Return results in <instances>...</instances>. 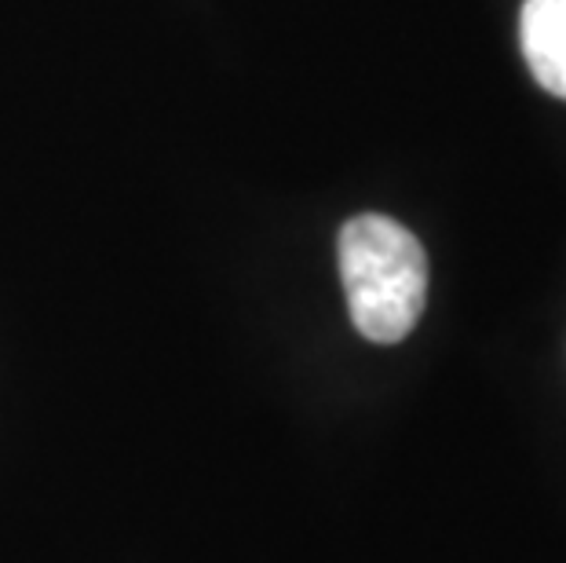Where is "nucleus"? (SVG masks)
<instances>
[{"instance_id":"nucleus-1","label":"nucleus","mask_w":566,"mask_h":563,"mask_svg":"<svg viewBox=\"0 0 566 563\" xmlns=\"http://www.w3.org/2000/svg\"><path fill=\"white\" fill-rule=\"evenodd\" d=\"M340 279L355 330L373 344L409 337L428 301V257L399 220L363 212L340 227Z\"/></svg>"},{"instance_id":"nucleus-2","label":"nucleus","mask_w":566,"mask_h":563,"mask_svg":"<svg viewBox=\"0 0 566 563\" xmlns=\"http://www.w3.org/2000/svg\"><path fill=\"white\" fill-rule=\"evenodd\" d=\"M520 41L537 85L566 100V0H526Z\"/></svg>"}]
</instances>
